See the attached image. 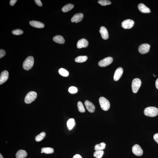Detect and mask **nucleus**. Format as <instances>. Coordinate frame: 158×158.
Instances as JSON below:
<instances>
[{"mask_svg": "<svg viewBox=\"0 0 158 158\" xmlns=\"http://www.w3.org/2000/svg\"><path fill=\"white\" fill-rule=\"evenodd\" d=\"M144 113V114L147 116L155 117L158 115V109L155 107H148L145 109Z\"/></svg>", "mask_w": 158, "mask_h": 158, "instance_id": "f257e3e1", "label": "nucleus"}, {"mask_svg": "<svg viewBox=\"0 0 158 158\" xmlns=\"http://www.w3.org/2000/svg\"><path fill=\"white\" fill-rule=\"evenodd\" d=\"M34 64V58L32 56H30L24 61L23 66L25 70H29L33 67Z\"/></svg>", "mask_w": 158, "mask_h": 158, "instance_id": "f03ea898", "label": "nucleus"}, {"mask_svg": "<svg viewBox=\"0 0 158 158\" xmlns=\"http://www.w3.org/2000/svg\"><path fill=\"white\" fill-rule=\"evenodd\" d=\"M99 102L101 108L104 111L109 110L110 107V104L108 100L105 97H100L99 99Z\"/></svg>", "mask_w": 158, "mask_h": 158, "instance_id": "7ed1b4c3", "label": "nucleus"}, {"mask_svg": "<svg viewBox=\"0 0 158 158\" xmlns=\"http://www.w3.org/2000/svg\"><path fill=\"white\" fill-rule=\"evenodd\" d=\"M37 93L35 92H30L25 97L24 102L26 104H30L34 101L37 97Z\"/></svg>", "mask_w": 158, "mask_h": 158, "instance_id": "20e7f679", "label": "nucleus"}, {"mask_svg": "<svg viewBox=\"0 0 158 158\" xmlns=\"http://www.w3.org/2000/svg\"><path fill=\"white\" fill-rule=\"evenodd\" d=\"M142 82L140 79L135 78L132 81V91L134 93H136L141 87Z\"/></svg>", "mask_w": 158, "mask_h": 158, "instance_id": "39448f33", "label": "nucleus"}, {"mask_svg": "<svg viewBox=\"0 0 158 158\" xmlns=\"http://www.w3.org/2000/svg\"><path fill=\"white\" fill-rule=\"evenodd\" d=\"M113 61V59L111 57H108L100 61L99 62V66L101 67H104L108 66L111 64Z\"/></svg>", "mask_w": 158, "mask_h": 158, "instance_id": "423d86ee", "label": "nucleus"}, {"mask_svg": "<svg viewBox=\"0 0 158 158\" xmlns=\"http://www.w3.org/2000/svg\"><path fill=\"white\" fill-rule=\"evenodd\" d=\"M134 22L131 19L126 20L122 22L121 26L125 29H129L132 28L134 24Z\"/></svg>", "mask_w": 158, "mask_h": 158, "instance_id": "0eeeda50", "label": "nucleus"}, {"mask_svg": "<svg viewBox=\"0 0 158 158\" xmlns=\"http://www.w3.org/2000/svg\"><path fill=\"white\" fill-rule=\"evenodd\" d=\"M150 46L148 44L145 43L140 45L138 50L141 54H144L148 52L149 51Z\"/></svg>", "mask_w": 158, "mask_h": 158, "instance_id": "6e6552de", "label": "nucleus"}, {"mask_svg": "<svg viewBox=\"0 0 158 158\" xmlns=\"http://www.w3.org/2000/svg\"><path fill=\"white\" fill-rule=\"evenodd\" d=\"M132 151L135 155L141 156L143 154V150L140 146L138 144H135L132 148Z\"/></svg>", "mask_w": 158, "mask_h": 158, "instance_id": "1a4fd4ad", "label": "nucleus"}, {"mask_svg": "<svg viewBox=\"0 0 158 158\" xmlns=\"http://www.w3.org/2000/svg\"><path fill=\"white\" fill-rule=\"evenodd\" d=\"M84 104L87 110L91 113H93L95 110V107L94 105L91 102L86 100Z\"/></svg>", "mask_w": 158, "mask_h": 158, "instance_id": "9d476101", "label": "nucleus"}, {"mask_svg": "<svg viewBox=\"0 0 158 158\" xmlns=\"http://www.w3.org/2000/svg\"><path fill=\"white\" fill-rule=\"evenodd\" d=\"M123 72L122 68L120 67L118 68L115 71L114 76V79L115 81H117L119 79L122 75Z\"/></svg>", "mask_w": 158, "mask_h": 158, "instance_id": "9b49d317", "label": "nucleus"}, {"mask_svg": "<svg viewBox=\"0 0 158 158\" xmlns=\"http://www.w3.org/2000/svg\"><path fill=\"white\" fill-rule=\"evenodd\" d=\"M9 78V72L6 70L4 71L1 73L0 76V84L5 83Z\"/></svg>", "mask_w": 158, "mask_h": 158, "instance_id": "f8f14e48", "label": "nucleus"}, {"mask_svg": "<svg viewBox=\"0 0 158 158\" xmlns=\"http://www.w3.org/2000/svg\"><path fill=\"white\" fill-rule=\"evenodd\" d=\"M83 18V15L81 13H77L74 15L71 19V22L78 23L82 21Z\"/></svg>", "mask_w": 158, "mask_h": 158, "instance_id": "ddd939ff", "label": "nucleus"}, {"mask_svg": "<svg viewBox=\"0 0 158 158\" xmlns=\"http://www.w3.org/2000/svg\"><path fill=\"white\" fill-rule=\"evenodd\" d=\"M89 45V42L86 39H82L79 40L77 44V48H81L87 47Z\"/></svg>", "mask_w": 158, "mask_h": 158, "instance_id": "4468645a", "label": "nucleus"}, {"mask_svg": "<svg viewBox=\"0 0 158 158\" xmlns=\"http://www.w3.org/2000/svg\"><path fill=\"white\" fill-rule=\"evenodd\" d=\"M99 32L101 33V37L103 39L106 40L108 39V32L105 27L104 26L101 27L99 30Z\"/></svg>", "mask_w": 158, "mask_h": 158, "instance_id": "2eb2a0df", "label": "nucleus"}, {"mask_svg": "<svg viewBox=\"0 0 158 158\" xmlns=\"http://www.w3.org/2000/svg\"><path fill=\"white\" fill-rule=\"evenodd\" d=\"M30 25L32 26L38 28H42L45 26L44 24L39 21H32L29 22Z\"/></svg>", "mask_w": 158, "mask_h": 158, "instance_id": "dca6fc26", "label": "nucleus"}, {"mask_svg": "<svg viewBox=\"0 0 158 158\" xmlns=\"http://www.w3.org/2000/svg\"><path fill=\"white\" fill-rule=\"evenodd\" d=\"M138 8L139 11L143 13H149L150 12V9L143 4H139L138 6Z\"/></svg>", "mask_w": 158, "mask_h": 158, "instance_id": "f3484780", "label": "nucleus"}, {"mask_svg": "<svg viewBox=\"0 0 158 158\" xmlns=\"http://www.w3.org/2000/svg\"><path fill=\"white\" fill-rule=\"evenodd\" d=\"M53 39L54 42L58 43L63 44L65 42V39L61 36L57 35L54 36Z\"/></svg>", "mask_w": 158, "mask_h": 158, "instance_id": "a211bd4d", "label": "nucleus"}, {"mask_svg": "<svg viewBox=\"0 0 158 158\" xmlns=\"http://www.w3.org/2000/svg\"><path fill=\"white\" fill-rule=\"evenodd\" d=\"M27 156V153L25 150H20L16 153V158H25Z\"/></svg>", "mask_w": 158, "mask_h": 158, "instance_id": "6ab92c4d", "label": "nucleus"}, {"mask_svg": "<svg viewBox=\"0 0 158 158\" xmlns=\"http://www.w3.org/2000/svg\"><path fill=\"white\" fill-rule=\"evenodd\" d=\"M74 7V5L72 4H66L62 8V11L64 13H66L72 10Z\"/></svg>", "mask_w": 158, "mask_h": 158, "instance_id": "aec40b11", "label": "nucleus"}, {"mask_svg": "<svg viewBox=\"0 0 158 158\" xmlns=\"http://www.w3.org/2000/svg\"><path fill=\"white\" fill-rule=\"evenodd\" d=\"M88 57L86 56H79L75 59V61L78 63H82L87 60Z\"/></svg>", "mask_w": 158, "mask_h": 158, "instance_id": "412c9836", "label": "nucleus"}, {"mask_svg": "<svg viewBox=\"0 0 158 158\" xmlns=\"http://www.w3.org/2000/svg\"><path fill=\"white\" fill-rule=\"evenodd\" d=\"M75 120L74 118H70L68 120L67 122V125L69 130L72 129L75 125Z\"/></svg>", "mask_w": 158, "mask_h": 158, "instance_id": "4be33fe9", "label": "nucleus"}, {"mask_svg": "<svg viewBox=\"0 0 158 158\" xmlns=\"http://www.w3.org/2000/svg\"><path fill=\"white\" fill-rule=\"evenodd\" d=\"M105 143L102 142L99 144H96L95 146L94 149L95 151L103 150L105 148Z\"/></svg>", "mask_w": 158, "mask_h": 158, "instance_id": "5701e85b", "label": "nucleus"}, {"mask_svg": "<svg viewBox=\"0 0 158 158\" xmlns=\"http://www.w3.org/2000/svg\"><path fill=\"white\" fill-rule=\"evenodd\" d=\"M45 136H46V133L45 132H42L36 137V140L37 142H40L44 138Z\"/></svg>", "mask_w": 158, "mask_h": 158, "instance_id": "b1692460", "label": "nucleus"}, {"mask_svg": "<svg viewBox=\"0 0 158 158\" xmlns=\"http://www.w3.org/2000/svg\"><path fill=\"white\" fill-rule=\"evenodd\" d=\"M41 151L43 153L47 154H51L53 153L54 152L53 149L50 147L42 148V149Z\"/></svg>", "mask_w": 158, "mask_h": 158, "instance_id": "393cba45", "label": "nucleus"}, {"mask_svg": "<svg viewBox=\"0 0 158 158\" xmlns=\"http://www.w3.org/2000/svg\"><path fill=\"white\" fill-rule=\"evenodd\" d=\"M104 152L103 150H96L93 154V156L96 158H101L102 157Z\"/></svg>", "mask_w": 158, "mask_h": 158, "instance_id": "a878e982", "label": "nucleus"}, {"mask_svg": "<svg viewBox=\"0 0 158 158\" xmlns=\"http://www.w3.org/2000/svg\"><path fill=\"white\" fill-rule=\"evenodd\" d=\"M77 107H78V110L80 112L83 113L85 112V109L83 103L81 101L78 102L77 103Z\"/></svg>", "mask_w": 158, "mask_h": 158, "instance_id": "bb28decb", "label": "nucleus"}, {"mask_svg": "<svg viewBox=\"0 0 158 158\" xmlns=\"http://www.w3.org/2000/svg\"><path fill=\"white\" fill-rule=\"evenodd\" d=\"M59 72L61 75L63 77H67L69 75V73L68 71L63 68H61L59 69Z\"/></svg>", "mask_w": 158, "mask_h": 158, "instance_id": "cd10ccee", "label": "nucleus"}, {"mask_svg": "<svg viewBox=\"0 0 158 158\" xmlns=\"http://www.w3.org/2000/svg\"><path fill=\"white\" fill-rule=\"evenodd\" d=\"M98 2L99 4L103 6L110 5L111 4L110 1L107 0H100L98 1Z\"/></svg>", "mask_w": 158, "mask_h": 158, "instance_id": "c85d7f7f", "label": "nucleus"}, {"mask_svg": "<svg viewBox=\"0 0 158 158\" xmlns=\"http://www.w3.org/2000/svg\"><path fill=\"white\" fill-rule=\"evenodd\" d=\"M12 33L15 35H19L23 34V31L20 29H17L13 30Z\"/></svg>", "mask_w": 158, "mask_h": 158, "instance_id": "c756f323", "label": "nucleus"}, {"mask_svg": "<svg viewBox=\"0 0 158 158\" xmlns=\"http://www.w3.org/2000/svg\"><path fill=\"white\" fill-rule=\"evenodd\" d=\"M78 91V90L76 87L74 86H71L69 89V92L73 94L76 93Z\"/></svg>", "mask_w": 158, "mask_h": 158, "instance_id": "7c9ffc66", "label": "nucleus"}, {"mask_svg": "<svg viewBox=\"0 0 158 158\" xmlns=\"http://www.w3.org/2000/svg\"><path fill=\"white\" fill-rule=\"evenodd\" d=\"M5 51L3 49L0 50V58H2L5 55Z\"/></svg>", "mask_w": 158, "mask_h": 158, "instance_id": "2f4dec72", "label": "nucleus"}, {"mask_svg": "<svg viewBox=\"0 0 158 158\" xmlns=\"http://www.w3.org/2000/svg\"><path fill=\"white\" fill-rule=\"evenodd\" d=\"M36 3L37 5L40 7H42V4L41 1L40 0H35L34 1Z\"/></svg>", "mask_w": 158, "mask_h": 158, "instance_id": "473e14b6", "label": "nucleus"}, {"mask_svg": "<svg viewBox=\"0 0 158 158\" xmlns=\"http://www.w3.org/2000/svg\"><path fill=\"white\" fill-rule=\"evenodd\" d=\"M154 140L158 144V133H156L153 136Z\"/></svg>", "mask_w": 158, "mask_h": 158, "instance_id": "72a5a7b5", "label": "nucleus"}, {"mask_svg": "<svg viewBox=\"0 0 158 158\" xmlns=\"http://www.w3.org/2000/svg\"><path fill=\"white\" fill-rule=\"evenodd\" d=\"M17 1V0H11L10 1V5L11 6H14Z\"/></svg>", "mask_w": 158, "mask_h": 158, "instance_id": "f704fd0d", "label": "nucleus"}, {"mask_svg": "<svg viewBox=\"0 0 158 158\" xmlns=\"http://www.w3.org/2000/svg\"><path fill=\"white\" fill-rule=\"evenodd\" d=\"M73 158H82V156L79 154H76Z\"/></svg>", "mask_w": 158, "mask_h": 158, "instance_id": "c9c22d12", "label": "nucleus"}, {"mask_svg": "<svg viewBox=\"0 0 158 158\" xmlns=\"http://www.w3.org/2000/svg\"><path fill=\"white\" fill-rule=\"evenodd\" d=\"M155 84L156 88L158 89V78L156 80Z\"/></svg>", "mask_w": 158, "mask_h": 158, "instance_id": "e433bc0d", "label": "nucleus"}, {"mask_svg": "<svg viewBox=\"0 0 158 158\" xmlns=\"http://www.w3.org/2000/svg\"><path fill=\"white\" fill-rule=\"evenodd\" d=\"M0 158H4L3 157L2 155H1V153H0Z\"/></svg>", "mask_w": 158, "mask_h": 158, "instance_id": "4c0bfd02", "label": "nucleus"}, {"mask_svg": "<svg viewBox=\"0 0 158 158\" xmlns=\"http://www.w3.org/2000/svg\"><path fill=\"white\" fill-rule=\"evenodd\" d=\"M41 153H43V152H42V151L41 152Z\"/></svg>", "mask_w": 158, "mask_h": 158, "instance_id": "58836bf2", "label": "nucleus"}]
</instances>
